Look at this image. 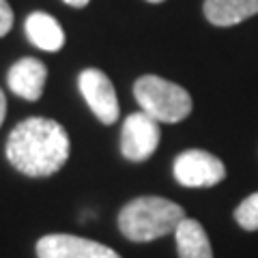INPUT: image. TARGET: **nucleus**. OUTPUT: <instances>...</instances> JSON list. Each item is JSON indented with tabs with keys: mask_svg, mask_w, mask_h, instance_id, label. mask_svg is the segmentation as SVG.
I'll return each mask as SVG.
<instances>
[{
	"mask_svg": "<svg viewBox=\"0 0 258 258\" xmlns=\"http://www.w3.org/2000/svg\"><path fill=\"white\" fill-rule=\"evenodd\" d=\"M69 136L60 123L30 116L13 129L7 140V157L15 170L28 176H50L69 159Z\"/></svg>",
	"mask_w": 258,
	"mask_h": 258,
	"instance_id": "f257e3e1",
	"label": "nucleus"
},
{
	"mask_svg": "<svg viewBox=\"0 0 258 258\" xmlns=\"http://www.w3.org/2000/svg\"><path fill=\"white\" fill-rule=\"evenodd\" d=\"M185 220L183 209L172 200L159 196H140L127 203L118 213V228L129 241H155L170 235Z\"/></svg>",
	"mask_w": 258,
	"mask_h": 258,
	"instance_id": "f03ea898",
	"label": "nucleus"
},
{
	"mask_svg": "<svg viewBox=\"0 0 258 258\" xmlns=\"http://www.w3.org/2000/svg\"><path fill=\"white\" fill-rule=\"evenodd\" d=\"M136 101L157 123H179L191 112V97L183 86L159 76H142L134 84Z\"/></svg>",
	"mask_w": 258,
	"mask_h": 258,
	"instance_id": "7ed1b4c3",
	"label": "nucleus"
},
{
	"mask_svg": "<svg viewBox=\"0 0 258 258\" xmlns=\"http://www.w3.org/2000/svg\"><path fill=\"white\" fill-rule=\"evenodd\" d=\"M172 174L183 187H213L226 179V166L211 153L191 149L174 159Z\"/></svg>",
	"mask_w": 258,
	"mask_h": 258,
	"instance_id": "20e7f679",
	"label": "nucleus"
},
{
	"mask_svg": "<svg viewBox=\"0 0 258 258\" xmlns=\"http://www.w3.org/2000/svg\"><path fill=\"white\" fill-rule=\"evenodd\" d=\"M159 123L147 112H134L123 123L120 151L129 161H144L155 153L159 144Z\"/></svg>",
	"mask_w": 258,
	"mask_h": 258,
	"instance_id": "39448f33",
	"label": "nucleus"
},
{
	"mask_svg": "<svg viewBox=\"0 0 258 258\" xmlns=\"http://www.w3.org/2000/svg\"><path fill=\"white\" fill-rule=\"evenodd\" d=\"M78 86L82 93L84 101L88 108L93 110V114L101 120L103 125H112L118 120V99L114 93L110 78L99 69H84L78 78Z\"/></svg>",
	"mask_w": 258,
	"mask_h": 258,
	"instance_id": "423d86ee",
	"label": "nucleus"
},
{
	"mask_svg": "<svg viewBox=\"0 0 258 258\" xmlns=\"http://www.w3.org/2000/svg\"><path fill=\"white\" fill-rule=\"evenodd\" d=\"M39 258H120L114 249L74 235H45L37 241Z\"/></svg>",
	"mask_w": 258,
	"mask_h": 258,
	"instance_id": "0eeeda50",
	"label": "nucleus"
},
{
	"mask_svg": "<svg viewBox=\"0 0 258 258\" xmlns=\"http://www.w3.org/2000/svg\"><path fill=\"white\" fill-rule=\"evenodd\" d=\"M45 80H47V69L37 58H20L9 69V76H7L9 88L26 101H37L43 95Z\"/></svg>",
	"mask_w": 258,
	"mask_h": 258,
	"instance_id": "6e6552de",
	"label": "nucleus"
},
{
	"mask_svg": "<svg viewBox=\"0 0 258 258\" xmlns=\"http://www.w3.org/2000/svg\"><path fill=\"white\" fill-rule=\"evenodd\" d=\"M26 37L43 52H58L64 45V30L50 13L35 11L26 18Z\"/></svg>",
	"mask_w": 258,
	"mask_h": 258,
	"instance_id": "1a4fd4ad",
	"label": "nucleus"
},
{
	"mask_svg": "<svg viewBox=\"0 0 258 258\" xmlns=\"http://www.w3.org/2000/svg\"><path fill=\"white\" fill-rule=\"evenodd\" d=\"M258 13V0H205V15L215 26H235Z\"/></svg>",
	"mask_w": 258,
	"mask_h": 258,
	"instance_id": "9d476101",
	"label": "nucleus"
},
{
	"mask_svg": "<svg viewBox=\"0 0 258 258\" xmlns=\"http://www.w3.org/2000/svg\"><path fill=\"white\" fill-rule=\"evenodd\" d=\"M176 252L179 258H213L211 241H209L205 228L196 220H185L176 226Z\"/></svg>",
	"mask_w": 258,
	"mask_h": 258,
	"instance_id": "9b49d317",
	"label": "nucleus"
},
{
	"mask_svg": "<svg viewBox=\"0 0 258 258\" xmlns=\"http://www.w3.org/2000/svg\"><path fill=\"white\" fill-rule=\"evenodd\" d=\"M235 220L241 228L258 230V191L249 194L243 203H239V207L235 209Z\"/></svg>",
	"mask_w": 258,
	"mask_h": 258,
	"instance_id": "f8f14e48",
	"label": "nucleus"
},
{
	"mask_svg": "<svg viewBox=\"0 0 258 258\" xmlns=\"http://www.w3.org/2000/svg\"><path fill=\"white\" fill-rule=\"evenodd\" d=\"M13 26V11L7 0H0V37H5Z\"/></svg>",
	"mask_w": 258,
	"mask_h": 258,
	"instance_id": "ddd939ff",
	"label": "nucleus"
},
{
	"mask_svg": "<svg viewBox=\"0 0 258 258\" xmlns=\"http://www.w3.org/2000/svg\"><path fill=\"white\" fill-rule=\"evenodd\" d=\"M5 114H7V99H5L3 88H0V125H3V120H5Z\"/></svg>",
	"mask_w": 258,
	"mask_h": 258,
	"instance_id": "4468645a",
	"label": "nucleus"
},
{
	"mask_svg": "<svg viewBox=\"0 0 258 258\" xmlns=\"http://www.w3.org/2000/svg\"><path fill=\"white\" fill-rule=\"evenodd\" d=\"M62 3H67L69 7H76V9H82V7H86L91 0H62Z\"/></svg>",
	"mask_w": 258,
	"mask_h": 258,
	"instance_id": "2eb2a0df",
	"label": "nucleus"
},
{
	"mask_svg": "<svg viewBox=\"0 0 258 258\" xmlns=\"http://www.w3.org/2000/svg\"><path fill=\"white\" fill-rule=\"evenodd\" d=\"M147 3H164V0H147Z\"/></svg>",
	"mask_w": 258,
	"mask_h": 258,
	"instance_id": "dca6fc26",
	"label": "nucleus"
}]
</instances>
